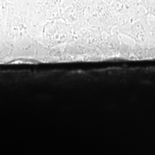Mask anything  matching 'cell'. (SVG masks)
I'll use <instances>...</instances> for the list:
<instances>
[{"instance_id": "cell-1", "label": "cell", "mask_w": 155, "mask_h": 155, "mask_svg": "<svg viewBox=\"0 0 155 155\" xmlns=\"http://www.w3.org/2000/svg\"><path fill=\"white\" fill-rule=\"evenodd\" d=\"M120 25L115 13L104 0H90L84 22V29H95L110 34Z\"/></svg>"}, {"instance_id": "cell-2", "label": "cell", "mask_w": 155, "mask_h": 155, "mask_svg": "<svg viewBox=\"0 0 155 155\" xmlns=\"http://www.w3.org/2000/svg\"><path fill=\"white\" fill-rule=\"evenodd\" d=\"M148 18L149 15L141 6L134 15L117 27L114 31L118 34L130 38L135 41L136 45L150 49V27Z\"/></svg>"}, {"instance_id": "cell-3", "label": "cell", "mask_w": 155, "mask_h": 155, "mask_svg": "<svg viewBox=\"0 0 155 155\" xmlns=\"http://www.w3.org/2000/svg\"><path fill=\"white\" fill-rule=\"evenodd\" d=\"M140 4L149 16L155 18V0H141Z\"/></svg>"}, {"instance_id": "cell-4", "label": "cell", "mask_w": 155, "mask_h": 155, "mask_svg": "<svg viewBox=\"0 0 155 155\" xmlns=\"http://www.w3.org/2000/svg\"><path fill=\"white\" fill-rule=\"evenodd\" d=\"M150 27V48L155 51V18L149 16Z\"/></svg>"}, {"instance_id": "cell-5", "label": "cell", "mask_w": 155, "mask_h": 155, "mask_svg": "<svg viewBox=\"0 0 155 155\" xmlns=\"http://www.w3.org/2000/svg\"><path fill=\"white\" fill-rule=\"evenodd\" d=\"M132 1H133V2H134L136 3H138V4H140V1H141V0H132Z\"/></svg>"}]
</instances>
